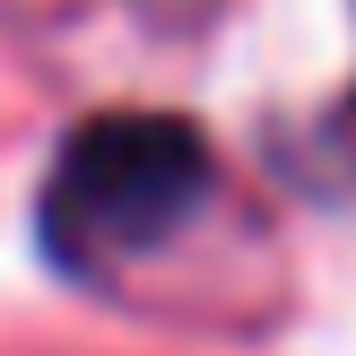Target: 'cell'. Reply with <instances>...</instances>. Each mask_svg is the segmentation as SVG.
<instances>
[{
  "label": "cell",
  "mask_w": 356,
  "mask_h": 356,
  "mask_svg": "<svg viewBox=\"0 0 356 356\" xmlns=\"http://www.w3.org/2000/svg\"><path fill=\"white\" fill-rule=\"evenodd\" d=\"M209 200V139L174 113H96L44 174V252L61 270H122L183 235Z\"/></svg>",
  "instance_id": "cell-1"
}]
</instances>
